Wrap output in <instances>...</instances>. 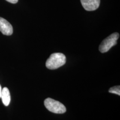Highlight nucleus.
<instances>
[{"label": "nucleus", "mask_w": 120, "mask_h": 120, "mask_svg": "<svg viewBox=\"0 0 120 120\" xmlns=\"http://www.w3.org/2000/svg\"><path fill=\"white\" fill-rule=\"evenodd\" d=\"M66 58L62 53H54L50 55L46 62V66L49 70H56L66 64Z\"/></svg>", "instance_id": "nucleus-1"}, {"label": "nucleus", "mask_w": 120, "mask_h": 120, "mask_svg": "<svg viewBox=\"0 0 120 120\" xmlns=\"http://www.w3.org/2000/svg\"><path fill=\"white\" fill-rule=\"evenodd\" d=\"M44 105L48 110L52 113L62 114L66 111V107L60 102L51 98L45 99Z\"/></svg>", "instance_id": "nucleus-2"}, {"label": "nucleus", "mask_w": 120, "mask_h": 120, "mask_svg": "<svg viewBox=\"0 0 120 120\" xmlns=\"http://www.w3.org/2000/svg\"><path fill=\"white\" fill-rule=\"evenodd\" d=\"M120 34L117 32H115L105 38L99 46V51L101 53H105L110 49L117 43V40Z\"/></svg>", "instance_id": "nucleus-3"}, {"label": "nucleus", "mask_w": 120, "mask_h": 120, "mask_svg": "<svg viewBox=\"0 0 120 120\" xmlns=\"http://www.w3.org/2000/svg\"><path fill=\"white\" fill-rule=\"evenodd\" d=\"M82 6L85 10L94 11L100 6V0H81Z\"/></svg>", "instance_id": "nucleus-4"}, {"label": "nucleus", "mask_w": 120, "mask_h": 120, "mask_svg": "<svg viewBox=\"0 0 120 120\" xmlns=\"http://www.w3.org/2000/svg\"><path fill=\"white\" fill-rule=\"evenodd\" d=\"M0 31L2 34L10 36L13 34V27L6 19L0 17Z\"/></svg>", "instance_id": "nucleus-5"}, {"label": "nucleus", "mask_w": 120, "mask_h": 120, "mask_svg": "<svg viewBox=\"0 0 120 120\" xmlns=\"http://www.w3.org/2000/svg\"><path fill=\"white\" fill-rule=\"evenodd\" d=\"M1 98L2 99V101L4 106H8L11 101V96H10V93L8 88L4 87L2 89Z\"/></svg>", "instance_id": "nucleus-6"}, {"label": "nucleus", "mask_w": 120, "mask_h": 120, "mask_svg": "<svg viewBox=\"0 0 120 120\" xmlns=\"http://www.w3.org/2000/svg\"><path fill=\"white\" fill-rule=\"evenodd\" d=\"M109 92L112 94H118V96L120 95V86H116L112 87L110 88L109 90Z\"/></svg>", "instance_id": "nucleus-7"}, {"label": "nucleus", "mask_w": 120, "mask_h": 120, "mask_svg": "<svg viewBox=\"0 0 120 120\" xmlns=\"http://www.w3.org/2000/svg\"><path fill=\"white\" fill-rule=\"evenodd\" d=\"M6 1H8V2L11 3V4H16V3H17L19 0H6Z\"/></svg>", "instance_id": "nucleus-8"}, {"label": "nucleus", "mask_w": 120, "mask_h": 120, "mask_svg": "<svg viewBox=\"0 0 120 120\" xmlns=\"http://www.w3.org/2000/svg\"><path fill=\"white\" fill-rule=\"evenodd\" d=\"M1 91H2V87H1V85H0V98H1Z\"/></svg>", "instance_id": "nucleus-9"}]
</instances>
